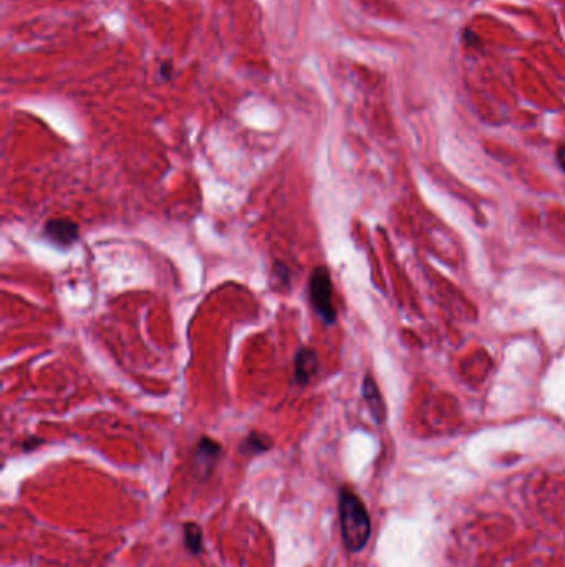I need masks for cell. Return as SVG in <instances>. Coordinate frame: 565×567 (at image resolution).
I'll use <instances>...</instances> for the list:
<instances>
[{"instance_id":"obj_1","label":"cell","mask_w":565,"mask_h":567,"mask_svg":"<svg viewBox=\"0 0 565 567\" xmlns=\"http://www.w3.org/2000/svg\"><path fill=\"white\" fill-rule=\"evenodd\" d=\"M338 514H340L342 539L348 551L358 552L367 546L372 523L367 507L354 491L343 488L338 498Z\"/></svg>"},{"instance_id":"obj_2","label":"cell","mask_w":565,"mask_h":567,"mask_svg":"<svg viewBox=\"0 0 565 567\" xmlns=\"http://www.w3.org/2000/svg\"><path fill=\"white\" fill-rule=\"evenodd\" d=\"M309 292L312 306H314L320 319L328 325L335 324L337 308L335 302H333V285L328 271L325 267H317L312 272Z\"/></svg>"},{"instance_id":"obj_3","label":"cell","mask_w":565,"mask_h":567,"mask_svg":"<svg viewBox=\"0 0 565 567\" xmlns=\"http://www.w3.org/2000/svg\"><path fill=\"white\" fill-rule=\"evenodd\" d=\"M78 226L71 219H50L43 228V235L58 247H69L78 240Z\"/></svg>"},{"instance_id":"obj_4","label":"cell","mask_w":565,"mask_h":567,"mask_svg":"<svg viewBox=\"0 0 565 567\" xmlns=\"http://www.w3.org/2000/svg\"><path fill=\"white\" fill-rule=\"evenodd\" d=\"M319 371V357L312 348H302L293 358V383L307 385Z\"/></svg>"},{"instance_id":"obj_5","label":"cell","mask_w":565,"mask_h":567,"mask_svg":"<svg viewBox=\"0 0 565 567\" xmlns=\"http://www.w3.org/2000/svg\"><path fill=\"white\" fill-rule=\"evenodd\" d=\"M219 455H221L219 443L204 437L201 438V442H199L196 448V453H194V463H196L199 471L204 470L206 473H209L212 466H214V463L218 461Z\"/></svg>"},{"instance_id":"obj_6","label":"cell","mask_w":565,"mask_h":567,"mask_svg":"<svg viewBox=\"0 0 565 567\" xmlns=\"http://www.w3.org/2000/svg\"><path fill=\"white\" fill-rule=\"evenodd\" d=\"M363 398L368 403V408H370V411H372L373 418L377 420L378 423H382V421L385 420V415H386L385 403H383V398H382V395H379L377 383H375V380L370 375L365 376V380H363Z\"/></svg>"},{"instance_id":"obj_7","label":"cell","mask_w":565,"mask_h":567,"mask_svg":"<svg viewBox=\"0 0 565 567\" xmlns=\"http://www.w3.org/2000/svg\"><path fill=\"white\" fill-rule=\"evenodd\" d=\"M272 448V439H270L269 435L259 433V432H252L247 435V438L244 439L241 444V453L249 456H256L260 455V453L269 451Z\"/></svg>"},{"instance_id":"obj_8","label":"cell","mask_w":565,"mask_h":567,"mask_svg":"<svg viewBox=\"0 0 565 567\" xmlns=\"http://www.w3.org/2000/svg\"><path fill=\"white\" fill-rule=\"evenodd\" d=\"M184 542L189 551L197 554L202 549V529L197 524L188 523L184 526Z\"/></svg>"},{"instance_id":"obj_9","label":"cell","mask_w":565,"mask_h":567,"mask_svg":"<svg viewBox=\"0 0 565 567\" xmlns=\"http://www.w3.org/2000/svg\"><path fill=\"white\" fill-rule=\"evenodd\" d=\"M274 272H275V275H277V278L282 280L284 284L288 282V274H291V272H288V269L282 264V262H277V264H275Z\"/></svg>"},{"instance_id":"obj_10","label":"cell","mask_w":565,"mask_h":567,"mask_svg":"<svg viewBox=\"0 0 565 567\" xmlns=\"http://www.w3.org/2000/svg\"><path fill=\"white\" fill-rule=\"evenodd\" d=\"M557 161H559L560 168H562V170L565 171V144H564V146L559 148V151H557Z\"/></svg>"}]
</instances>
